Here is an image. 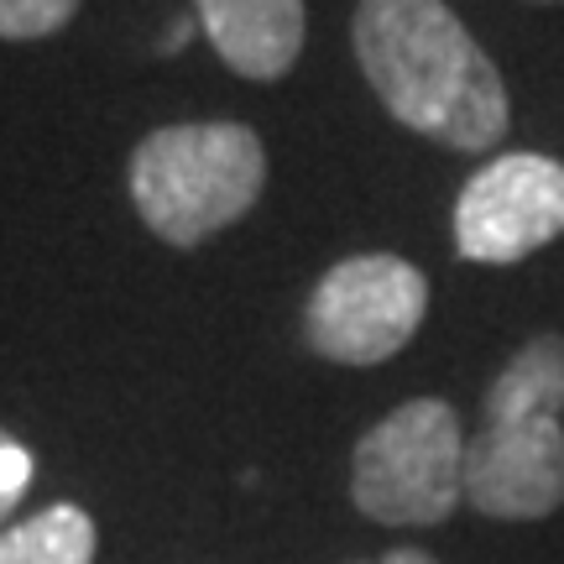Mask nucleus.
Segmentation results:
<instances>
[{
  "instance_id": "nucleus-1",
  "label": "nucleus",
  "mask_w": 564,
  "mask_h": 564,
  "mask_svg": "<svg viewBox=\"0 0 564 564\" xmlns=\"http://www.w3.org/2000/svg\"><path fill=\"white\" fill-rule=\"evenodd\" d=\"M350 42L398 126L449 152H491L512 126L507 84L444 0H361Z\"/></svg>"
},
{
  "instance_id": "nucleus-2",
  "label": "nucleus",
  "mask_w": 564,
  "mask_h": 564,
  "mask_svg": "<svg viewBox=\"0 0 564 564\" xmlns=\"http://www.w3.org/2000/svg\"><path fill=\"white\" fill-rule=\"evenodd\" d=\"M564 335H533L486 387L465 444V502L497 523H539L564 502Z\"/></svg>"
},
{
  "instance_id": "nucleus-3",
  "label": "nucleus",
  "mask_w": 564,
  "mask_h": 564,
  "mask_svg": "<svg viewBox=\"0 0 564 564\" xmlns=\"http://www.w3.org/2000/svg\"><path fill=\"white\" fill-rule=\"evenodd\" d=\"M131 204L158 241L194 251L246 220L267 188V147L241 121L158 126L131 152Z\"/></svg>"
},
{
  "instance_id": "nucleus-4",
  "label": "nucleus",
  "mask_w": 564,
  "mask_h": 564,
  "mask_svg": "<svg viewBox=\"0 0 564 564\" xmlns=\"http://www.w3.org/2000/svg\"><path fill=\"white\" fill-rule=\"evenodd\" d=\"M465 429L440 398H413L371 423L350 460V502L382 528L449 523L465 502Z\"/></svg>"
},
{
  "instance_id": "nucleus-5",
  "label": "nucleus",
  "mask_w": 564,
  "mask_h": 564,
  "mask_svg": "<svg viewBox=\"0 0 564 564\" xmlns=\"http://www.w3.org/2000/svg\"><path fill=\"white\" fill-rule=\"evenodd\" d=\"M429 314V278L403 257H345L303 303V340L335 366H382L419 335Z\"/></svg>"
},
{
  "instance_id": "nucleus-6",
  "label": "nucleus",
  "mask_w": 564,
  "mask_h": 564,
  "mask_svg": "<svg viewBox=\"0 0 564 564\" xmlns=\"http://www.w3.org/2000/svg\"><path fill=\"white\" fill-rule=\"evenodd\" d=\"M554 236H564V162L544 152L491 158L455 199V246L465 262H523Z\"/></svg>"
},
{
  "instance_id": "nucleus-7",
  "label": "nucleus",
  "mask_w": 564,
  "mask_h": 564,
  "mask_svg": "<svg viewBox=\"0 0 564 564\" xmlns=\"http://www.w3.org/2000/svg\"><path fill=\"white\" fill-rule=\"evenodd\" d=\"M194 11L220 63L251 84H278L293 74L308 37L303 0H194Z\"/></svg>"
},
{
  "instance_id": "nucleus-8",
  "label": "nucleus",
  "mask_w": 564,
  "mask_h": 564,
  "mask_svg": "<svg viewBox=\"0 0 564 564\" xmlns=\"http://www.w3.org/2000/svg\"><path fill=\"white\" fill-rule=\"evenodd\" d=\"M95 518L74 502H53L0 533V564H95Z\"/></svg>"
},
{
  "instance_id": "nucleus-9",
  "label": "nucleus",
  "mask_w": 564,
  "mask_h": 564,
  "mask_svg": "<svg viewBox=\"0 0 564 564\" xmlns=\"http://www.w3.org/2000/svg\"><path fill=\"white\" fill-rule=\"evenodd\" d=\"M79 17V0H0V37L42 42Z\"/></svg>"
},
{
  "instance_id": "nucleus-10",
  "label": "nucleus",
  "mask_w": 564,
  "mask_h": 564,
  "mask_svg": "<svg viewBox=\"0 0 564 564\" xmlns=\"http://www.w3.org/2000/svg\"><path fill=\"white\" fill-rule=\"evenodd\" d=\"M32 470H37V465H32V449L0 429V523H6V518H11V507L26 497Z\"/></svg>"
},
{
  "instance_id": "nucleus-11",
  "label": "nucleus",
  "mask_w": 564,
  "mask_h": 564,
  "mask_svg": "<svg viewBox=\"0 0 564 564\" xmlns=\"http://www.w3.org/2000/svg\"><path fill=\"white\" fill-rule=\"evenodd\" d=\"M188 32H194V17H178L167 26V37H162V53H178L183 42H188Z\"/></svg>"
},
{
  "instance_id": "nucleus-12",
  "label": "nucleus",
  "mask_w": 564,
  "mask_h": 564,
  "mask_svg": "<svg viewBox=\"0 0 564 564\" xmlns=\"http://www.w3.org/2000/svg\"><path fill=\"white\" fill-rule=\"evenodd\" d=\"M382 564H440L434 554H423V549H392Z\"/></svg>"
}]
</instances>
